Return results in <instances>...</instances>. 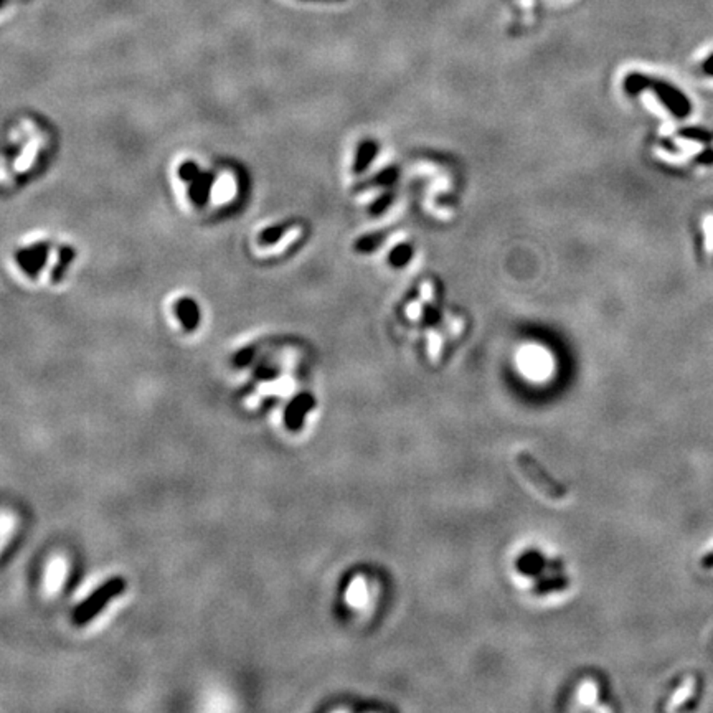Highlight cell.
Masks as SVG:
<instances>
[{
  "label": "cell",
  "mask_w": 713,
  "mask_h": 713,
  "mask_svg": "<svg viewBox=\"0 0 713 713\" xmlns=\"http://www.w3.org/2000/svg\"><path fill=\"white\" fill-rule=\"evenodd\" d=\"M76 256V250L68 241L33 234L12 248L8 266L12 275L25 284L55 288L67 280Z\"/></svg>",
  "instance_id": "obj_1"
},
{
  "label": "cell",
  "mask_w": 713,
  "mask_h": 713,
  "mask_svg": "<svg viewBox=\"0 0 713 713\" xmlns=\"http://www.w3.org/2000/svg\"><path fill=\"white\" fill-rule=\"evenodd\" d=\"M126 586H128V583H126L123 576L111 578L110 581L99 586L93 594H89L85 601L75 608V611H73V624L86 626L91 623L112 599L124 593Z\"/></svg>",
  "instance_id": "obj_2"
},
{
  "label": "cell",
  "mask_w": 713,
  "mask_h": 713,
  "mask_svg": "<svg viewBox=\"0 0 713 713\" xmlns=\"http://www.w3.org/2000/svg\"><path fill=\"white\" fill-rule=\"evenodd\" d=\"M517 466H519L522 474L532 482V486L537 487V489L549 499L560 501V499H563L565 495H567V489H565L560 482L551 479L549 472H547L530 454L520 453L517 456Z\"/></svg>",
  "instance_id": "obj_3"
},
{
  "label": "cell",
  "mask_w": 713,
  "mask_h": 713,
  "mask_svg": "<svg viewBox=\"0 0 713 713\" xmlns=\"http://www.w3.org/2000/svg\"><path fill=\"white\" fill-rule=\"evenodd\" d=\"M173 312H175L178 323L182 324L187 332H194L200 324V307L197 302L190 298H182L173 302Z\"/></svg>",
  "instance_id": "obj_4"
},
{
  "label": "cell",
  "mask_w": 713,
  "mask_h": 713,
  "mask_svg": "<svg viewBox=\"0 0 713 713\" xmlns=\"http://www.w3.org/2000/svg\"><path fill=\"white\" fill-rule=\"evenodd\" d=\"M312 405H314V400L311 398V395H301V397L295 400L293 405L289 406V411H288L289 428H293V429L299 428V424H301V420H302V415Z\"/></svg>",
  "instance_id": "obj_5"
},
{
  "label": "cell",
  "mask_w": 713,
  "mask_h": 713,
  "mask_svg": "<svg viewBox=\"0 0 713 713\" xmlns=\"http://www.w3.org/2000/svg\"><path fill=\"white\" fill-rule=\"evenodd\" d=\"M373 154H375V144H373V142H365V144H362L359 151V159H356V171L365 169V165L372 160Z\"/></svg>",
  "instance_id": "obj_6"
},
{
  "label": "cell",
  "mask_w": 713,
  "mask_h": 713,
  "mask_svg": "<svg viewBox=\"0 0 713 713\" xmlns=\"http://www.w3.org/2000/svg\"><path fill=\"white\" fill-rule=\"evenodd\" d=\"M411 258V248L410 246H400L391 253V263L395 266H403L408 259Z\"/></svg>",
  "instance_id": "obj_7"
},
{
  "label": "cell",
  "mask_w": 713,
  "mask_h": 713,
  "mask_svg": "<svg viewBox=\"0 0 713 713\" xmlns=\"http://www.w3.org/2000/svg\"><path fill=\"white\" fill-rule=\"evenodd\" d=\"M705 233H707V250L708 253H713V216H708L705 221Z\"/></svg>",
  "instance_id": "obj_8"
},
{
  "label": "cell",
  "mask_w": 713,
  "mask_h": 713,
  "mask_svg": "<svg viewBox=\"0 0 713 713\" xmlns=\"http://www.w3.org/2000/svg\"><path fill=\"white\" fill-rule=\"evenodd\" d=\"M702 565H703V567H705V568L713 567V553H708V555L705 556V558L702 560Z\"/></svg>",
  "instance_id": "obj_9"
},
{
  "label": "cell",
  "mask_w": 713,
  "mask_h": 713,
  "mask_svg": "<svg viewBox=\"0 0 713 713\" xmlns=\"http://www.w3.org/2000/svg\"><path fill=\"white\" fill-rule=\"evenodd\" d=\"M304 2H323V3H341L345 0H304Z\"/></svg>",
  "instance_id": "obj_10"
}]
</instances>
